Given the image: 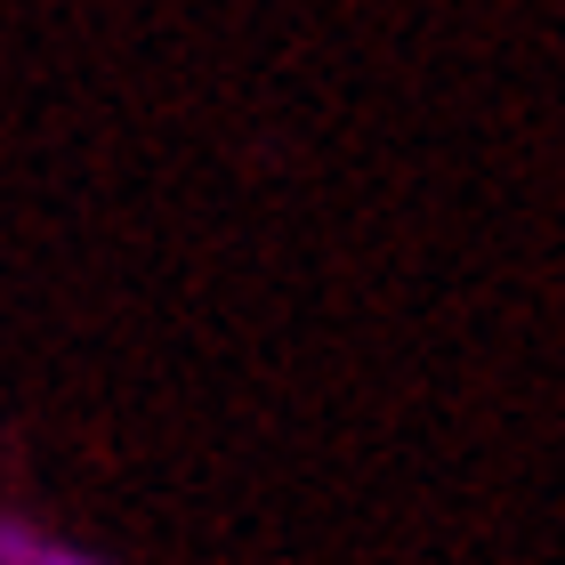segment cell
Here are the masks:
<instances>
[{
    "mask_svg": "<svg viewBox=\"0 0 565 565\" xmlns=\"http://www.w3.org/2000/svg\"><path fill=\"white\" fill-rule=\"evenodd\" d=\"M41 533L33 525H24V518H0V565H41Z\"/></svg>",
    "mask_w": 565,
    "mask_h": 565,
    "instance_id": "obj_1",
    "label": "cell"
},
{
    "mask_svg": "<svg viewBox=\"0 0 565 565\" xmlns=\"http://www.w3.org/2000/svg\"><path fill=\"white\" fill-rule=\"evenodd\" d=\"M41 565H97V557H82V550H41Z\"/></svg>",
    "mask_w": 565,
    "mask_h": 565,
    "instance_id": "obj_2",
    "label": "cell"
}]
</instances>
